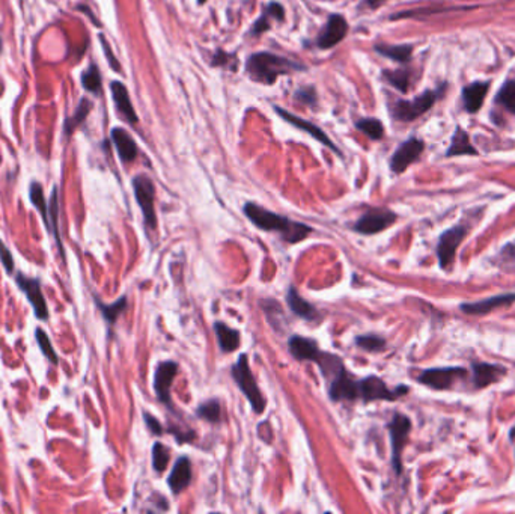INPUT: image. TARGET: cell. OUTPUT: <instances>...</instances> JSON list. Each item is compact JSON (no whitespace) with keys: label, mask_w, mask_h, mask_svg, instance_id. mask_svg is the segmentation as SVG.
Instances as JSON below:
<instances>
[{"label":"cell","mask_w":515,"mask_h":514,"mask_svg":"<svg viewBox=\"0 0 515 514\" xmlns=\"http://www.w3.org/2000/svg\"><path fill=\"white\" fill-rule=\"evenodd\" d=\"M243 212L244 214H246L247 219L256 226V228L263 230V231L279 232L282 235V239L288 243H299L306 239L308 235L313 231L308 225L294 222L291 219H288V217L285 216L265 210L264 207L253 204V203H247L246 205H244Z\"/></svg>","instance_id":"6da1fadb"},{"label":"cell","mask_w":515,"mask_h":514,"mask_svg":"<svg viewBox=\"0 0 515 514\" xmlns=\"http://www.w3.org/2000/svg\"><path fill=\"white\" fill-rule=\"evenodd\" d=\"M306 67L283 56H279L270 51L253 53L246 62V73L253 82L273 85L277 77L288 76L295 71H303Z\"/></svg>","instance_id":"7a4b0ae2"},{"label":"cell","mask_w":515,"mask_h":514,"mask_svg":"<svg viewBox=\"0 0 515 514\" xmlns=\"http://www.w3.org/2000/svg\"><path fill=\"white\" fill-rule=\"evenodd\" d=\"M231 372L237 386L241 389L244 397L249 400L250 406L253 407V412L263 413L265 411V398L250 370L247 354H240L238 361L235 362V365H232Z\"/></svg>","instance_id":"3957f363"},{"label":"cell","mask_w":515,"mask_h":514,"mask_svg":"<svg viewBox=\"0 0 515 514\" xmlns=\"http://www.w3.org/2000/svg\"><path fill=\"white\" fill-rule=\"evenodd\" d=\"M437 98V91H425L424 94L417 95L414 100H398L392 106V117L398 121H403V123H412V121L430 110Z\"/></svg>","instance_id":"277c9868"},{"label":"cell","mask_w":515,"mask_h":514,"mask_svg":"<svg viewBox=\"0 0 515 514\" xmlns=\"http://www.w3.org/2000/svg\"><path fill=\"white\" fill-rule=\"evenodd\" d=\"M133 190L136 201L141 207L143 221L148 228H157V216H155V186L152 180L141 173L133 178Z\"/></svg>","instance_id":"5b68a950"},{"label":"cell","mask_w":515,"mask_h":514,"mask_svg":"<svg viewBox=\"0 0 515 514\" xmlns=\"http://www.w3.org/2000/svg\"><path fill=\"white\" fill-rule=\"evenodd\" d=\"M412 430V421L403 413H395L394 420L389 424L390 445H392V466L396 475L403 472V449Z\"/></svg>","instance_id":"8992f818"},{"label":"cell","mask_w":515,"mask_h":514,"mask_svg":"<svg viewBox=\"0 0 515 514\" xmlns=\"http://www.w3.org/2000/svg\"><path fill=\"white\" fill-rule=\"evenodd\" d=\"M357 391H359V398L366 403H369L375 402V400L394 402V400L405 395L408 392V388L398 386L396 389H390L380 377L369 376L357 382Z\"/></svg>","instance_id":"52a82bcc"},{"label":"cell","mask_w":515,"mask_h":514,"mask_svg":"<svg viewBox=\"0 0 515 514\" xmlns=\"http://www.w3.org/2000/svg\"><path fill=\"white\" fill-rule=\"evenodd\" d=\"M15 284L20 289V291L26 295L28 302L32 305L35 317L41 321L49 320L50 314H49L47 300L44 298V294H42L41 281L38 280V277H32L20 272L15 275Z\"/></svg>","instance_id":"ba28073f"},{"label":"cell","mask_w":515,"mask_h":514,"mask_svg":"<svg viewBox=\"0 0 515 514\" xmlns=\"http://www.w3.org/2000/svg\"><path fill=\"white\" fill-rule=\"evenodd\" d=\"M396 221V214L387 208H372L354 223V231L363 235H374L387 230Z\"/></svg>","instance_id":"9c48e42d"},{"label":"cell","mask_w":515,"mask_h":514,"mask_svg":"<svg viewBox=\"0 0 515 514\" xmlns=\"http://www.w3.org/2000/svg\"><path fill=\"white\" fill-rule=\"evenodd\" d=\"M467 377V370L461 367H452V368H430L425 370L421 376H419V383L422 385L443 391V389H451L460 379Z\"/></svg>","instance_id":"30bf717a"},{"label":"cell","mask_w":515,"mask_h":514,"mask_svg":"<svg viewBox=\"0 0 515 514\" xmlns=\"http://www.w3.org/2000/svg\"><path fill=\"white\" fill-rule=\"evenodd\" d=\"M466 234H467V230L464 228V226L457 225V226H452L451 230L444 231L440 235V240L437 245V257H439L442 268H449L453 264L455 255H457V249L462 243V240H464Z\"/></svg>","instance_id":"8fae6325"},{"label":"cell","mask_w":515,"mask_h":514,"mask_svg":"<svg viewBox=\"0 0 515 514\" xmlns=\"http://www.w3.org/2000/svg\"><path fill=\"white\" fill-rule=\"evenodd\" d=\"M348 33V22L344 15L331 14L329 17L324 28L318 33L317 46L321 50H327L338 46L340 41H344Z\"/></svg>","instance_id":"7c38bea8"},{"label":"cell","mask_w":515,"mask_h":514,"mask_svg":"<svg viewBox=\"0 0 515 514\" xmlns=\"http://www.w3.org/2000/svg\"><path fill=\"white\" fill-rule=\"evenodd\" d=\"M178 374V363L173 361H164L160 362L159 367L155 370L154 376V389L157 398L160 400L163 404L172 409V398H171V388L173 379Z\"/></svg>","instance_id":"4fadbf2b"},{"label":"cell","mask_w":515,"mask_h":514,"mask_svg":"<svg viewBox=\"0 0 515 514\" xmlns=\"http://www.w3.org/2000/svg\"><path fill=\"white\" fill-rule=\"evenodd\" d=\"M425 150L424 141L417 137H410L408 141L401 144L398 150L390 159V169L395 173H403L410 164L414 163Z\"/></svg>","instance_id":"5bb4252c"},{"label":"cell","mask_w":515,"mask_h":514,"mask_svg":"<svg viewBox=\"0 0 515 514\" xmlns=\"http://www.w3.org/2000/svg\"><path fill=\"white\" fill-rule=\"evenodd\" d=\"M357 382L359 380H356L344 367L330 380L329 397L333 402H356V400H359Z\"/></svg>","instance_id":"9a60e30c"},{"label":"cell","mask_w":515,"mask_h":514,"mask_svg":"<svg viewBox=\"0 0 515 514\" xmlns=\"http://www.w3.org/2000/svg\"><path fill=\"white\" fill-rule=\"evenodd\" d=\"M274 110H276L277 115H281V117H282L283 119H286L288 123H290L291 126H294V127H297L299 130H302V132H306V133L311 135L313 139H317L318 142H321L322 145H326L327 148H330L331 151H335L338 155H342V153L339 151V148L333 144V141H331V139H330L324 132H322V130H321L318 126L312 124L311 121H306V119H303V118H300V117L293 115V113H290V112L285 110V109H282V108H277V106H276Z\"/></svg>","instance_id":"2e32d148"},{"label":"cell","mask_w":515,"mask_h":514,"mask_svg":"<svg viewBox=\"0 0 515 514\" xmlns=\"http://www.w3.org/2000/svg\"><path fill=\"white\" fill-rule=\"evenodd\" d=\"M515 302V294H500V295H493L481 302H473V303H462L460 309L464 314H470V316H484V314H490L491 311H496L499 308H508Z\"/></svg>","instance_id":"e0dca14e"},{"label":"cell","mask_w":515,"mask_h":514,"mask_svg":"<svg viewBox=\"0 0 515 514\" xmlns=\"http://www.w3.org/2000/svg\"><path fill=\"white\" fill-rule=\"evenodd\" d=\"M110 91H112V97L113 101H115V106L118 112L121 113V117L124 118L127 123L132 126H136L139 123V118L134 112V108L132 104V100H130V94L125 88L124 83L121 82H112L110 83Z\"/></svg>","instance_id":"ac0fdd59"},{"label":"cell","mask_w":515,"mask_h":514,"mask_svg":"<svg viewBox=\"0 0 515 514\" xmlns=\"http://www.w3.org/2000/svg\"><path fill=\"white\" fill-rule=\"evenodd\" d=\"M191 483V461L189 457H180L173 465L172 472L168 478V484L173 495L184 492Z\"/></svg>","instance_id":"d6986e66"},{"label":"cell","mask_w":515,"mask_h":514,"mask_svg":"<svg viewBox=\"0 0 515 514\" xmlns=\"http://www.w3.org/2000/svg\"><path fill=\"white\" fill-rule=\"evenodd\" d=\"M288 348H290V353L297 361L315 362L321 353L315 341L299 335H293L288 339Z\"/></svg>","instance_id":"ffe728a7"},{"label":"cell","mask_w":515,"mask_h":514,"mask_svg":"<svg viewBox=\"0 0 515 514\" xmlns=\"http://www.w3.org/2000/svg\"><path fill=\"white\" fill-rule=\"evenodd\" d=\"M488 89H490V82H475L464 86V89H462L464 109L469 113H476L482 108Z\"/></svg>","instance_id":"44dd1931"},{"label":"cell","mask_w":515,"mask_h":514,"mask_svg":"<svg viewBox=\"0 0 515 514\" xmlns=\"http://www.w3.org/2000/svg\"><path fill=\"white\" fill-rule=\"evenodd\" d=\"M112 141L116 146L119 159L124 163H132L137 157V145L127 130L116 127L112 130Z\"/></svg>","instance_id":"7402d4cb"},{"label":"cell","mask_w":515,"mask_h":514,"mask_svg":"<svg viewBox=\"0 0 515 514\" xmlns=\"http://www.w3.org/2000/svg\"><path fill=\"white\" fill-rule=\"evenodd\" d=\"M471 370H473V383L478 389L493 385L506 374V368L493 363H475Z\"/></svg>","instance_id":"603a6c76"},{"label":"cell","mask_w":515,"mask_h":514,"mask_svg":"<svg viewBox=\"0 0 515 514\" xmlns=\"http://www.w3.org/2000/svg\"><path fill=\"white\" fill-rule=\"evenodd\" d=\"M286 303L297 317L308 321H315L320 318L315 307L311 305L308 300H304L294 286H290V290L286 293Z\"/></svg>","instance_id":"cb8c5ba5"},{"label":"cell","mask_w":515,"mask_h":514,"mask_svg":"<svg viewBox=\"0 0 515 514\" xmlns=\"http://www.w3.org/2000/svg\"><path fill=\"white\" fill-rule=\"evenodd\" d=\"M283 19H285L283 6L277 2H272L265 8L263 17H259V19L253 23L252 29H250V35H253V37H259V35H263L264 32H267L270 28H272V26H270L272 24V20L283 22Z\"/></svg>","instance_id":"d4e9b609"},{"label":"cell","mask_w":515,"mask_h":514,"mask_svg":"<svg viewBox=\"0 0 515 514\" xmlns=\"http://www.w3.org/2000/svg\"><path fill=\"white\" fill-rule=\"evenodd\" d=\"M58 217H59V199H58V187H55L53 191H51L50 203H49V228H47V232L53 234V237L56 240V245H58V250L60 254V258H62V261H65L67 255H65V248H64V243H62V237H60Z\"/></svg>","instance_id":"484cf974"},{"label":"cell","mask_w":515,"mask_h":514,"mask_svg":"<svg viewBox=\"0 0 515 514\" xmlns=\"http://www.w3.org/2000/svg\"><path fill=\"white\" fill-rule=\"evenodd\" d=\"M214 332L217 336V341H219V347L223 353H231L234 350H237L240 345V332L228 325H225L223 321H216L214 323Z\"/></svg>","instance_id":"4316f807"},{"label":"cell","mask_w":515,"mask_h":514,"mask_svg":"<svg viewBox=\"0 0 515 514\" xmlns=\"http://www.w3.org/2000/svg\"><path fill=\"white\" fill-rule=\"evenodd\" d=\"M448 157L453 155H478V150L470 141V136L464 128L457 127L455 133L452 136V142L446 153Z\"/></svg>","instance_id":"83f0119b"},{"label":"cell","mask_w":515,"mask_h":514,"mask_svg":"<svg viewBox=\"0 0 515 514\" xmlns=\"http://www.w3.org/2000/svg\"><path fill=\"white\" fill-rule=\"evenodd\" d=\"M378 55L396 60L401 64H407L413 55V47L412 46H390V44H377L374 47Z\"/></svg>","instance_id":"f1b7e54d"},{"label":"cell","mask_w":515,"mask_h":514,"mask_svg":"<svg viewBox=\"0 0 515 514\" xmlns=\"http://www.w3.org/2000/svg\"><path fill=\"white\" fill-rule=\"evenodd\" d=\"M95 303H97V307H98L100 312L103 314L104 320H106L109 325H115L116 320L119 318V316H122V314L125 312L128 300H127L125 295H122V298L119 300H116L115 303L106 305V303L100 302L98 298H95Z\"/></svg>","instance_id":"f546056e"},{"label":"cell","mask_w":515,"mask_h":514,"mask_svg":"<svg viewBox=\"0 0 515 514\" xmlns=\"http://www.w3.org/2000/svg\"><path fill=\"white\" fill-rule=\"evenodd\" d=\"M29 198H30L32 205L40 212L42 221H44L46 228H49V204L46 201L44 190H42V186L40 185V182H37V181L30 182Z\"/></svg>","instance_id":"4dcf8cb0"},{"label":"cell","mask_w":515,"mask_h":514,"mask_svg":"<svg viewBox=\"0 0 515 514\" xmlns=\"http://www.w3.org/2000/svg\"><path fill=\"white\" fill-rule=\"evenodd\" d=\"M356 128L362 132L365 136H368L372 141H380L384 136V126L380 119L375 118H362L356 123Z\"/></svg>","instance_id":"1f68e13d"},{"label":"cell","mask_w":515,"mask_h":514,"mask_svg":"<svg viewBox=\"0 0 515 514\" xmlns=\"http://www.w3.org/2000/svg\"><path fill=\"white\" fill-rule=\"evenodd\" d=\"M35 339H37V344L40 347L41 353L46 356L47 361L51 363V365H58L59 363V356L55 350L53 344H51L49 335L46 334V330L42 327H37L35 329Z\"/></svg>","instance_id":"d6a6232c"},{"label":"cell","mask_w":515,"mask_h":514,"mask_svg":"<svg viewBox=\"0 0 515 514\" xmlns=\"http://www.w3.org/2000/svg\"><path fill=\"white\" fill-rule=\"evenodd\" d=\"M383 78L399 92L405 94L408 91V86H410L408 69H392V71H383Z\"/></svg>","instance_id":"836d02e7"},{"label":"cell","mask_w":515,"mask_h":514,"mask_svg":"<svg viewBox=\"0 0 515 514\" xmlns=\"http://www.w3.org/2000/svg\"><path fill=\"white\" fill-rule=\"evenodd\" d=\"M91 109H92V103L88 98H83L80 101V104H78V108L76 109L74 115L71 118L67 119V123H65V133L67 135H71L74 132V130L83 123V121L86 119V117L89 115Z\"/></svg>","instance_id":"e575fe53"},{"label":"cell","mask_w":515,"mask_h":514,"mask_svg":"<svg viewBox=\"0 0 515 514\" xmlns=\"http://www.w3.org/2000/svg\"><path fill=\"white\" fill-rule=\"evenodd\" d=\"M198 416L213 424L220 422L222 407H220L219 400H209V402L200 404L198 409Z\"/></svg>","instance_id":"d590c367"},{"label":"cell","mask_w":515,"mask_h":514,"mask_svg":"<svg viewBox=\"0 0 515 514\" xmlns=\"http://www.w3.org/2000/svg\"><path fill=\"white\" fill-rule=\"evenodd\" d=\"M496 103L500 104L502 108L515 113V80H508L503 83L499 94L496 97Z\"/></svg>","instance_id":"8d00e7d4"},{"label":"cell","mask_w":515,"mask_h":514,"mask_svg":"<svg viewBox=\"0 0 515 514\" xmlns=\"http://www.w3.org/2000/svg\"><path fill=\"white\" fill-rule=\"evenodd\" d=\"M82 83L86 91L92 94H100L101 91V76L97 65H89V68L82 74Z\"/></svg>","instance_id":"74e56055"},{"label":"cell","mask_w":515,"mask_h":514,"mask_svg":"<svg viewBox=\"0 0 515 514\" xmlns=\"http://www.w3.org/2000/svg\"><path fill=\"white\" fill-rule=\"evenodd\" d=\"M356 344H357V347H360V348H363V350L369 352V353L380 352V350H383L384 347H386V341H384V338H381L378 335L356 336Z\"/></svg>","instance_id":"f35d334b"},{"label":"cell","mask_w":515,"mask_h":514,"mask_svg":"<svg viewBox=\"0 0 515 514\" xmlns=\"http://www.w3.org/2000/svg\"><path fill=\"white\" fill-rule=\"evenodd\" d=\"M169 449L163 443L155 442L152 447V466L155 472H163L169 463Z\"/></svg>","instance_id":"ab89813d"},{"label":"cell","mask_w":515,"mask_h":514,"mask_svg":"<svg viewBox=\"0 0 515 514\" xmlns=\"http://www.w3.org/2000/svg\"><path fill=\"white\" fill-rule=\"evenodd\" d=\"M209 64H211L213 67H223V68H228V69H232V71H235V69H237V67H238V59L235 55L226 53V51L219 50L213 55V59Z\"/></svg>","instance_id":"60d3db41"},{"label":"cell","mask_w":515,"mask_h":514,"mask_svg":"<svg viewBox=\"0 0 515 514\" xmlns=\"http://www.w3.org/2000/svg\"><path fill=\"white\" fill-rule=\"evenodd\" d=\"M294 98L297 101L306 104V106H315L317 92L312 86H304V88H300L294 92Z\"/></svg>","instance_id":"b9f144b4"},{"label":"cell","mask_w":515,"mask_h":514,"mask_svg":"<svg viewBox=\"0 0 515 514\" xmlns=\"http://www.w3.org/2000/svg\"><path fill=\"white\" fill-rule=\"evenodd\" d=\"M0 263H2L3 268L6 270L8 275H14L15 272V263L11 250L5 246V243L0 240Z\"/></svg>","instance_id":"7bdbcfd3"},{"label":"cell","mask_w":515,"mask_h":514,"mask_svg":"<svg viewBox=\"0 0 515 514\" xmlns=\"http://www.w3.org/2000/svg\"><path fill=\"white\" fill-rule=\"evenodd\" d=\"M143 416H145V422L148 425V429L151 430V433L155 434V436H162L164 430H163V425L160 424V421H157L155 418L150 413H143Z\"/></svg>","instance_id":"ee69618b"},{"label":"cell","mask_w":515,"mask_h":514,"mask_svg":"<svg viewBox=\"0 0 515 514\" xmlns=\"http://www.w3.org/2000/svg\"><path fill=\"white\" fill-rule=\"evenodd\" d=\"M100 41H101V44H103V47H104V53H106V56H107V59H109L110 67H112L113 69H115V71H121V65H119V62H118V59L115 58V55L112 53V49H110V46L107 44V42H106V38H104V37H100Z\"/></svg>","instance_id":"f6af8a7d"},{"label":"cell","mask_w":515,"mask_h":514,"mask_svg":"<svg viewBox=\"0 0 515 514\" xmlns=\"http://www.w3.org/2000/svg\"><path fill=\"white\" fill-rule=\"evenodd\" d=\"M365 6H368L369 10H377L381 5L386 3V0H363Z\"/></svg>","instance_id":"bcb514c9"},{"label":"cell","mask_w":515,"mask_h":514,"mask_svg":"<svg viewBox=\"0 0 515 514\" xmlns=\"http://www.w3.org/2000/svg\"><path fill=\"white\" fill-rule=\"evenodd\" d=\"M205 2H207V0H198V3H199V5H204Z\"/></svg>","instance_id":"7dc6e473"},{"label":"cell","mask_w":515,"mask_h":514,"mask_svg":"<svg viewBox=\"0 0 515 514\" xmlns=\"http://www.w3.org/2000/svg\"><path fill=\"white\" fill-rule=\"evenodd\" d=\"M514 434H515V425H514V429H512V430H511V438H512V436H514Z\"/></svg>","instance_id":"c3c4849f"},{"label":"cell","mask_w":515,"mask_h":514,"mask_svg":"<svg viewBox=\"0 0 515 514\" xmlns=\"http://www.w3.org/2000/svg\"><path fill=\"white\" fill-rule=\"evenodd\" d=\"M0 50H2V40H0Z\"/></svg>","instance_id":"681fc988"}]
</instances>
